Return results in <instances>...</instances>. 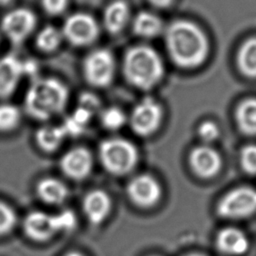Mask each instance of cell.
Wrapping results in <instances>:
<instances>
[{
  "mask_svg": "<svg viewBox=\"0 0 256 256\" xmlns=\"http://www.w3.org/2000/svg\"><path fill=\"white\" fill-rule=\"evenodd\" d=\"M61 32L63 38L72 45L82 47L96 41L100 33V27L93 16L78 12L66 18Z\"/></svg>",
  "mask_w": 256,
  "mask_h": 256,
  "instance_id": "obj_6",
  "label": "cell"
},
{
  "mask_svg": "<svg viewBox=\"0 0 256 256\" xmlns=\"http://www.w3.org/2000/svg\"><path fill=\"white\" fill-rule=\"evenodd\" d=\"M237 63L244 75L256 78V37L248 39L241 45L237 55Z\"/></svg>",
  "mask_w": 256,
  "mask_h": 256,
  "instance_id": "obj_22",
  "label": "cell"
},
{
  "mask_svg": "<svg viewBox=\"0 0 256 256\" xmlns=\"http://www.w3.org/2000/svg\"><path fill=\"white\" fill-rule=\"evenodd\" d=\"M56 232H70L76 227L77 219L73 211L64 209L56 214H52Z\"/></svg>",
  "mask_w": 256,
  "mask_h": 256,
  "instance_id": "obj_27",
  "label": "cell"
},
{
  "mask_svg": "<svg viewBox=\"0 0 256 256\" xmlns=\"http://www.w3.org/2000/svg\"><path fill=\"white\" fill-rule=\"evenodd\" d=\"M17 221L14 210L6 203L0 201V236L8 234Z\"/></svg>",
  "mask_w": 256,
  "mask_h": 256,
  "instance_id": "obj_28",
  "label": "cell"
},
{
  "mask_svg": "<svg viewBox=\"0 0 256 256\" xmlns=\"http://www.w3.org/2000/svg\"><path fill=\"white\" fill-rule=\"evenodd\" d=\"M24 76V64L13 54L0 58V98H7L14 93Z\"/></svg>",
  "mask_w": 256,
  "mask_h": 256,
  "instance_id": "obj_12",
  "label": "cell"
},
{
  "mask_svg": "<svg viewBox=\"0 0 256 256\" xmlns=\"http://www.w3.org/2000/svg\"><path fill=\"white\" fill-rule=\"evenodd\" d=\"M240 160L246 172L256 174V145L251 144L245 146L241 151Z\"/></svg>",
  "mask_w": 256,
  "mask_h": 256,
  "instance_id": "obj_29",
  "label": "cell"
},
{
  "mask_svg": "<svg viewBox=\"0 0 256 256\" xmlns=\"http://www.w3.org/2000/svg\"><path fill=\"white\" fill-rule=\"evenodd\" d=\"M187 256H204V255H200V254H190V255H187Z\"/></svg>",
  "mask_w": 256,
  "mask_h": 256,
  "instance_id": "obj_35",
  "label": "cell"
},
{
  "mask_svg": "<svg viewBox=\"0 0 256 256\" xmlns=\"http://www.w3.org/2000/svg\"><path fill=\"white\" fill-rule=\"evenodd\" d=\"M123 74L134 87L149 90L156 86L164 74V65L160 55L146 45L128 49L123 59Z\"/></svg>",
  "mask_w": 256,
  "mask_h": 256,
  "instance_id": "obj_3",
  "label": "cell"
},
{
  "mask_svg": "<svg viewBox=\"0 0 256 256\" xmlns=\"http://www.w3.org/2000/svg\"><path fill=\"white\" fill-rule=\"evenodd\" d=\"M69 0H41L43 10L52 16L62 14L68 7Z\"/></svg>",
  "mask_w": 256,
  "mask_h": 256,
  "instance_id": "obj_31",
  "label": "cell"
},
{
  "mask_svg": "<svg viewBox=\"0 0 256 256\" xmlns=\"http://www.w3.org/2000/svg\"><path fill=\"white\" fill-rule=\"evenodd\" d=\"M37 19L27 8H16L7 12L1 20V30L13 44H21L35 30Z\"/></svg>",
  "mask_w": 256,
  "mask_h": 256,
  "instance_id": "obj_8",
  "label": "cell"
},
{
  "mask_svg": "<svg viewBox=\"0 0 256 256\" xmlns=\"http://www.w3.org/2000/svg\"><path fill=\"white\" fill-rule=\"evenodd\" d=\"M66 134L60 126L46 125L39 128L35 134V140L38 147L45 152H53L57 150L63 143Z\"/></svg>",
  "mask_w": 256,
  "mask_h": 256,
  "instance_id": "obj_20",
  "label": "cell"
},
{
  "mask_svg": "<svg viewBox=\"0 0 256 256\" xmlns=\"http://www.w3.org/2000/svg\"><path fill=\"white\" fill-rule=\"evenodd\" d=\"M63 35L61 30L57 29L54 26L43 27L37 34L35 44L36 47L46 53H51L57 50L62 43Z\"/></svg>",
  "mask_w": 256,
  "mask_h": 256,
  "instance_id": "obj_24",
  "label": "cell"
},
{
  "mask_svg": "<svg viewBox=\"0 0 256 256\" xmlns=\"http://www.w3.org/2000/svg\"><path fill=\"white\" fill-rule=\"evenodd\" d=\"M256 211V190L239 187L228 192L218 204V213L224 218L241 219Z\"/></svg>",
  "mask_w": 256,
  "mask_h": 256,
  "instance_id": "obj_7",
  "label": "cell"
},
{
  "mask_svg": "<svg viewBox=\"0 0 256 256\" xmlns=\"http://www.w3.org/2000/svg\"><path fill=\"white\" fill-rule=\"evenodd\" d=\"M236 121L243 133L256 136V99H247L240 103L236 111Z\"/></svg>",
  "mask_w": 256,
  "mask_h": 256,
  "instance_id": "obj_21",
  "label": "cell"
},
{
  "mask_svg": "<svg viewBox=\"0 0 256 256\" xmlns=\"http://www.w3.org/2000/svg\"><path fill=\"white\" fill-rule=\"evenodd\" d=\"M199 137L205 142H212L219 136L218 126L212 121H204L198 128Z\"/></svg>",
  "mask_w": 256,
  "mask_h": 256,
  "instance_id": "obj_30",
  "label": "cell"
},
{
  "mask_svg": "<svg viewBox=\"0 0 256 256\" xmlns=\"http://www.w3.org/2000/svg\"><path fill=\"white\" fill-rule=\"evenodd\" d=\"M82 209L87 220L91 224L99 225L106 220L110 213L111 199L103 190H92L84 197Z\"/></svg>",
  "mask_w": 256,
  "mask_h": 256,
  "instance_id": "obj_15",
  "label": "cell"
},
{
  "mask_svg": "<svg viewBox=\"0 0 256 256\" xmlns=\"http://www.w3.org/2000/svg\"><path fill=\"white\" fill-rule=\"evenodd\" d=\"M102 126L110 131L119 130L126 122L125 113L118 107L112 106L104 109L100 115Z\"/></svg>",
  "mask_w": 256,
  "mask_h": 256,
  "instance_id": "obj_26",
  "label": "cell"
},
{
  "mask_svg": "<svg viewBox=\"0 0 256 256\" xmlns=\"http://www.w3.org/2000/svg\"><path fill=\"white\" fill-rule=\"evenodd\" d=\"M23 229L28 238L37 242L47 241L57 233L52 214L42 211L27 214L23 221Z\"/></svg>",
  "mask_w": 256,
  "mask_h": 256,
  "instance_id": "obj_13",
  "label": "cell"
},
{
  "mask_svg": "<svg viewBox=\"0 0 256 256\" xmlns=\"http://www.w3.org/2000/svg\"><path fill=\"white\" fill-rule=\"evenodd\" d=\"M79 106L94 114V112H96V110L99 108V99L91 93H84L79 98Z\"/></svg>",
  "mask_w": 256,
  "mask_h": 256,
  "instance_id": "obj_32",
  "label": "cell"
},
{
  "mask_svg": "<svg viewBox=\"0 0 256 256\" xmlns=\"http://www.w3.org/2000/svg\"><path fill=\"white\" fill-rule=\"evenodd\" d=\"M127 194L134 204L140 207H151L160 199L161 187L151 175L141 174L129 181Z\"/></svg>",
  "mask_w": 256,
  "mask_h": 256,
  "instance_id": "obj_10",
  "label": "cell"
},
{
  "mask_svg": "<svg viewBox=\"0 0 256 256\" xmlns=\"http://www.w3.org/2000/svg\"><path fill=\"white\" fill-rule=\"evenodd\" d=\"M189 162L192 170L199 176L208 178L214 176L221 167L219 153L209 146H199L192 150Z\"/></svg>",
  "mask_w": 256,
  "mask_h": 256,
  "instance_id": "obj_14",
  "label": "cell"
},
{
  "mask_svg": "<svg viewBox=\"0 0 256 256\" xmlns=\"http://www.w3.org/2000/svg\"><path fill=\"white\" fill-rule=\"evenodd\" d=\"M92 116V112L78 105L72 114L64 120L61 127L63 128L66 136H78L84 132Z\"/></svg>",
  "mask_w": 256,
  "mask_h": 256,
  "instance_id": "obj_23",
  "label": "cell"
},
{
  "mask_svg": "<svg viewBox=\"0 0 256 256\" xmlns=\"http://www.w3.org/2000/svg\"><path fill=\"white\" fill-rule=\"evenodd\" d=\"M99 158L106 171L121 176L134 169L139 154L135 145L129 140L113 137L104 140L100 144Z\"/></svg>",
  "mask_w": 256,
  "mask_h": 256,
  "instance_id": "obj_4",
  "label": "cell"
},
{
  "mask_svg": "<svg viewBox=\"0 0 256 256\" xmlns=\"http://www.w3.org/2000/svg\"><path fill=\"white\" fill-rule=\"evenodd\" d=\"M68 98V88L62 81L41 78L35 80L28 88L24 108L32 118L44 121L59 114L66 107Z\"/></svg>",
  "mask_w": 256,
  "mask_h": 256,
  "instance_id": "obj_2",
  "label": "cell"
},
{
  "mask_svg": "<svg viewBox=\"0 0 256 256\" xmlns=\"http://www.w3.org/2000/svg\"><path fill=\"white\" fill-rule=\"evenodd\" d=\"M36 192L43 202L51 205L62 204L68 196L66 185L60 180L52 177L41 179L37 184Z\"/></svg>",
  "mask_w": 256,
  "mask_h": 256,
  "instance_id": "obj_18",
  "label": "cell"
},
{
  "mask_svg": "<svg viewBox=\"0 0 256 256\" xmlns=\"http://www.w3.org/2000/svg\"><path fill=\"white\" fill-rule=\"evenodd\" d=\"M132 28L134 33L142 38H153L162 32L163 23L156 14L142 11L134 17Z\"/></svg>",
  "mask_w": 256,
  "mask_h": 256,
  "instance_id": "obj_19",
  "label": "cell"
},
{
  "mask_svg": "<svg viewBox=\"0 0 256 256\" xmlns=\"http://www.w3.org/2000/svg\"><path fill=\"white\" fill-rule=\"evenodd\" d=\"M162 115L161 105L154 98L145 97L131 112L129 118L131 129L140 136H149L158 129Z\"/></svg>",
  "mask_w": 256,
  "mask_h": 256,
  "instance_id": "obj_9",
  "label": "cell"
},
{
  "mask_svg": "<svg viewBox=\"0 0 256 256\" xmlns=\"http://www.w3.org/2000/svg\"><path fill=\"white\" fill-rule=\"evenodd\" d=\"M21 121L20 110L13 104H0V132H11L18 127Z\"/></svg>",
  "mask_w": 256,
  "mask_h": 256,
  "instance_id": "obj_25",
  "label": "cell"
},
{
  "mask_svg": "<svg viewBox=\"0 0 256 256\" xmlns=\"http://www.w3.org/2000/svg\"><path fill=\"white\" fill-rule=\"evenodd\" d=\"M130 7L125 0H113L104 9L103 25L110 34H119L128 24Z\"/></svg>",
  "mask_w": 256,
  "mask_h": 256,
  "instance_id": "obj_16",
  "label": "cell"
},
{
  "mask_svg": "<svg viewBox=\"0 0 256 256\" xmlns=\"http://www.w3.org/2000/svg\"><path fill=\"white\" fill-rule=\"evenodd\" d=\"M82 71L88 84L99 88L106 87L111 84L115 76V58L107 49H95L85 57Z\"/></svg>",
  "mask_w": 256,
  "mask_h": 256,
  "instance_id": "obj_5",
  "label": "cell"
},
{
  "mask_svg": "<svg viewBox=\"0 0 256 256\" xmlns=\"http://www.w3.org/2000/svg\"><path fill=\"white\" fill-rule=\"evenodd\" d=\"M152 5L159 8H165L169 6L173 0H148Z\"/></svg>",
  "mask_w": 256,
  "mask_h": 256,
  "instance_id": "obj_33",
  "label": "cell"
},
{
  "mask_svg": "<svg viewBox=\"0 0 256 256\" xmlns=\"http://www.w3.org/2000/svg\"><path fill=\"white\" fill-rule=\"evenodd\" d=\"M64 256H83L81 253H78V252H69L67 254H65Z\"/></svg>",
  "mask_w": 256,
  "mask_h": 256,
  "instance_id": "obj_34",
  "label": "cell"
},
{
  "mask_svg": "<svg viewBox=\"0 0 256 256\" xmlns=\"http://www.w3.org/2000/svg\"><path fill=\"white\" fill-rule=\"evenodd\" d=\"M165 38L170 58L180 67H196L207 57V37L192 22L178 20L171 23L166 30Z\"/></svg>",
  "mask_w": 256,
  "mask_h": 256,
  "instance_id": "obj_1",
  "label": "cell"
},
{
  "mask_svg": "<svg viewBox=\"0 0 256 256\" xmlns=\"http://www.w3.org/2000/svg\"><path fill=\"white\" fill-rule=\"evenodd\" d=\"M216 245L220 251L228 255H242L249 246L246 235L237 228H225L216 237Z\"/></svg>",
  "mask_w": 256,
  "mask_h": 256,
  "instance_id": "obj_17",
  "label": "cell"
},
{
  "mask_svg": "<svg viewBox=\"0 0 256 256\" xmlns=\"http://www.w3.org/2000/svg\"><path fill=\"white\" fill-rule=\"evenodd\" d=\"M60 168L62 172L71 179H84L92 171V155L90 151L84 147L72 148L61 157Z\"/></svg>",
  "mask_w": 256,
  "mask_h": 256,
  "instance_id": "obj_11",
  "label": "cell"
}]
</instances>
